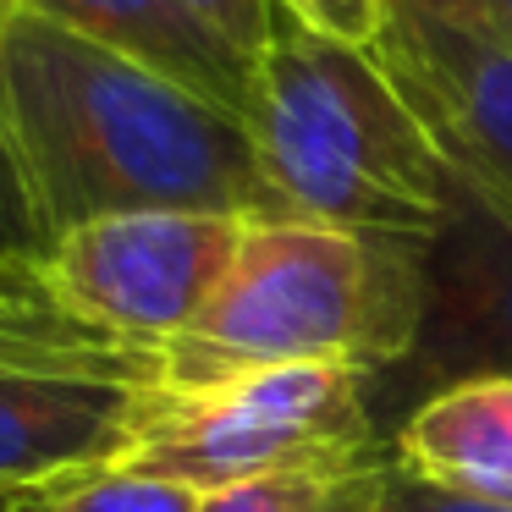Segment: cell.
Wrapping results in <instances>:
<instances>
[{"instance_id": "obj_19", "label": "cell", "mask_w": 512, "mask_h": 512, "mask_svg": "<svg viewBox=\"0 0 512 512\" xmlns=\"http://www.w3.org/2000/svg\"><path fill=\"white\" fill-rule=\"evenodd\" d=\"M78 485V479H72ZM67 485H39V490H0V512H50L56 507V496Z\"/></svg>"}, {"instance_id": "obj_10", "label": "cell", "mask_w": 512, "mask_h": 512, "mask_svg": "<svg viewBox=\"0 0 512 512\" xmlns=\"http://www.w3.org/2000/svg\"><path fill=\"white\" fill-rule=\"evenodd\" d=\"M391 457L435 485L512 507V375L430 391L391 430Z\"/></svg>"}, {"instance_id": "obj_2", "label": "cell", "mask_w": 512, "mask_h": 512, "mask_svg": "<svg viewBox=\"0 0 512 512\" xmlns=\"http://www.w3.org/2000/svg\"><path fill=\"white\" fill-rule=\"evenodd\" d=\"M243 127L298 221L430 237L446 215V149L386 61L303 28L287 6L254 56Z\"/></svg>"}, {"instance_id": "obj_8", "label": "cell", "mask_w": 512, "mask_h": 512, "mask_svg": "<svg viewBox=\"0 0 512 512\" xmlns=\"http://www.w3.org/2000/svg\"><path fill=\"white\" fill-rule=\"evenodd\" d=\"M144 380L0 358V490L72 485L116 468L133 446V402Z\"/></svg>"}, {"instance_id": "obj_14", "label": "cell", "mask_w": 512, "mask_h": 512, "mask_svg": "<svg viewBox=\"0 0 512 512\" xmlns=\"http://www.w3.org/2000/svg\"><path fill=\"white\" fill-rule=\"evenodd\" d=\"M50 248V232L39 221V204L23 182V166H17L12 144L0 133V265L34 270Z\"/></svg>"}, {"instance_id": "obj_7", "label": "cell", "mask_w": 512, "mask_h": 512, "mask_svg": "<svg viewBox=\"0 0 512 512\" xmlns=\"http://www.w3.org/2000/svg\"><path fill=\"white\" fill-rule=\"evenodd\" d=\"M369 50L386 61L435 144L512 193V50L490 34L430 23H386Z\"/></svg>"}, {"instance_id": "obj_16", "label": "cell", "mask_w": 512, "mask_h": 512, "mask_svg": "<svg viewBox=\"0 0 512 512\" xmlns=\"http://www.w3.org/2000/svg\"><path fill=\"white\" fill-rule=\"evenodd\" d=\"M182 12H193L204 28L226 39L232 50H243L248 61L265 50L270 39V17H276V0H177Z\"/></svg>"}, {"instance_id": "obj_20", "label": "cell", "mask_w": 512, "mask_h": 512, "mask_svg": "<svg viewBox=\"0 0 512 512\" xmlns=\"http://www.w3.org/2000/svg\"><path fill=\"white\" fill-rule=\"evenodd\" d=\"M490 39L512 50V0H490Z\"/></svg>"}, {"instance_id": "obj_5", "label": "cell", "mask_w": 512, "mask_h": 512, "mask_svg": "<svg viewBox=\"0 0 512 512\" xmlns=\"http://www.w3.org/2000/svg\"><path fill=\"white\" fill-rule=\"evenodd\" d=\"M248 226L254 221L204 210L100 215L61 232L34 270L61 314L127 347L160 353L210 309Z\"/></svg>"}, {"instance_id": "obj_1", "label": "cell", "mask_w": 512, "mask_h": 512, "mask_svg": "<svg viewBox=\"0 0 512 512\" xmlns=\"http://www.w3.org/2000/svg\"><path fill=\"white\" fill-rule=\"evenodd\" d=\"M0 133L50 243L133 210L298 221L232 111L12 0L0 6Z\"/></svg>"}, {"instance_id": "obj_18", "label": "cell", "mask_w": 512, "mask_h": 512, "mask_svg": "<svg viewBox=\"0 0 512 512\" xmlns=\"http://www.w3.org/2000/svg\"><path fill=\"white\" fill-rule=\"evenodd\" d=\"M386 23H430L457 34H490V0H386Z\"/></svg>"}, {"instance_id": "obj_6", "label": "cell", "mask_w": 512, "mask_h": 512, "mask_svg": "<svg viewBox=\"0 0 512 512\" xmlns=\"http://www.w3.org/2000/svg\"><path fill=\"white\" fill-rule=\"evenodd\" d=\"M408 364L435 391L512 375V193L446 155V215L424 237V325Z\"/></svg>"}, {"instance_id": "obj_4", "label": "cell", "mask_w": 512, "mask_h": 512, "mask_svg": "<svg viewBox=\"0 0 512 512\" xmlns=\"http://www.w3.org/2000/svg\"><path fill=\"white\" fill-rule=\"evenodd\" d=\"M369 380L347 364L160 369L138 386L133 446L116 468L199 496L298 468L386 457Z\"/></svg>"}, {"instance_id": "obj_12", "label": "cell", "mask_w": 512, "mask_h": 512, "mask_svg": "<svg viewBox=\"0 0 512 512\" xmlns=\"http://www.w3.org/2000/svg\"><path fill=\"white\" fill-rule=\"evenodd\" d=\"M391 452L369 463L336 468H298V474H270L254 485H232L204 496L199 512H380L386 501Z\"/></svg>"}, {"instance_id": "obj_11", "label": "cell", "mask_w": 512, "mask_h": 512, "mask_svg": "<svg viewBox=\"0 0 512 512\" xmlns=\"http://www.w3.org/2000/svg\"><path fill=\"white\" fill-rule=\"evenodd\" d=\"M0 358L6 364H39V369H72V375H105V380H155L160 353L127 347L116 336H100L56 309L39 270L0 265Z\"/></svg>"}, {"instance_id": "obj_15", "label": "cell", "mask_w": 512, "mask_h": 512, "mask_svg": "<svg viewBox=\"0 0 512 512\" xmlns=\"http://www.w3.org/2000/svg\"><path fill=\"white\" fill-rule=\"evenodd\" d=\"M314 34H331L342 45H375L386 34V0H276Z\"/></svg>"}, {"instance_id": "obj_3", "label": "cell", "mask_w": 512, "mask_h": 512, "mask_svg": "<svg viewBox=\"0 0 512 512\" xmlns=\"http://www.w3.org/2000/svg\"><path fill=\"white\" fill-rule=\"evenodd\" d=\"M419 325L424 237L254 221L210 309L160 347V369L347 364L380 375L408 364Z\"/></svg>"}, {"instance_id": "obj_13", "label": "cell", "mask_w": 512, "mask_h": 512, "mask_svg": "<svg viewBox=\"0 0 512 512\" xmlns=\"http://www.w3.org/2000/svg\"><path fill=\"white\" fill-rule=\"evenodd\" d=\"M199 507H204V496L188 485L127 474V468H100V474L61 490L50 512H199Z\"/></svg>"}, {"instance_id": "obj_21", "label": "cell", "mask_w": 512, "mask_h": 512, "mask_svg": "<svg viewBox=\"0 0 512 512\" xmlns=\"http://www.w3.org/2000/svg\"><path fill=\"white\" fill-rule=\"evenodd\" d=\"M0 6H6V0H0Z\"/></svg>"}, {"instance_id": "obj_9", "label": "cell", "mask_w": 512, "mask_h": 512, "mask_svg": "<svg viewBox=\"0 0 512 512\" xmlns=\"http://www.w3.org/2000/svg\"><path fill=\"white\" fill-rule=\"evenodd\" d=\"M12 6H28L72 34L182 83L243 122L254 61L226 45L215 28H204L193 12H182L177 0H12Z\"/></svg>"}, {"instance_id": "obj_17", "label": "cell", "mask_w": 512, "mask_h": 512, "mask_svg": "<svg viewBox=\"0 0 512 512\" xmlns=\"http://www.w3.org/2000/svg\"><path fill=\"white\" fill-rule=\"evenodd\" d=\"M380 512H512L501 501H479L468 490H452V485H435V479L413 474L391 457V474H386V501Z\"/></svg>"}]
</instances>
